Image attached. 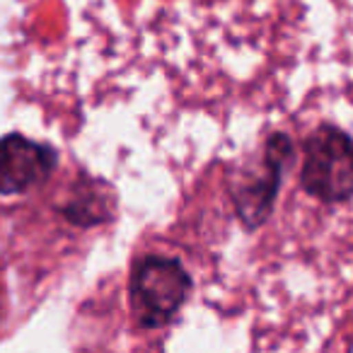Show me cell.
Returning <instances> with one entry per match:
<instances>
[{"label":"cell","instance_id":"cell-1","mask_svg":"<svg viewBox=\"0 0 353 353\" xmlns=\"http://www.w3.org/2000/svg\"><path fill=\"white\" fill-rule=\"evenodd\" d=\"M194 290L192 274L174 256L145 254L131 264L128 307L141 329L167 327Z\"/></svg>","mask_w":353,"mask_h":353},{"label":"cell","instance_id":"cell-2","mask_svg":"<svg viewBox=\"0 0 353 353\" xmlns=\"http://www.w3.org/2000/svg\"><path fill=\"white\" fill-rule=\"evenodd\" d=\"M300 187L322 203L353 201V136L319 123L303 143Z\"/></svg>","mask_w":353,"mask_h":353},{"label":"cell","instance_id":"cell-3","mask_svg":"<svg viewBox=\"0 0 353 353\" xmlns=\"http://www.w3.org/2000/svg\"><path fill=\"white\" fill-rule=\"evenodd\" d=\"M293 138L283 131H276L266 138L261 165L254 170H247L232 182V203L240 223L247 230L266 225L276 208V199L283 187V176L288 167L295 162Z\"/></svg>","mask_w":353,"mask_h":353},{"label":"cell","instance_id":"cell-4","mask_svg":"<svg viewBox=\"0 0 353 353\" xmlns=\"http://www.w3.org/2000/svg\"><path fill=\"white\" fill-rule=\"evenodd\" d=\"M59 170V150L22 133L0 138V196H20L41 187Z\"/></svg>","mask_w":353,"mask_h":353},{"label":"cell","instance_id":"cell-5","mask_svg":"<svg viewBox=\"0 0 353 353\" xmlns=\"http://www.w3.org/2000/svg\"><path fill=\"white\" fill-rule=\"evenodd\" d=\"M59 211L75 228H97L117 218V194L104 179L83 174L70 184Z\"/></svg>","mask_w":353,"mask_h":353},{"label":"cell","instance_id":"cell-6","mask_svg":"<svg viewBox=\"0 0 353 353\" xmlns=\"http://www.w3.org/2000/svg\"><path fill=\"white\" fill-rule=\"evenodd\" d=\"M6 312V290H3V283H0V317Z\"/></svg>","mask_w":353,"mask_h":353}]
</instances>
